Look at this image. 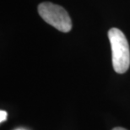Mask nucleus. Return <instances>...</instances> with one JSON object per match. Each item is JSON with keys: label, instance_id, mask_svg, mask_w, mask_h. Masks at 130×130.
Masks as SVG:
<instances>
[{"label": "nucleus", "instance_id": "obj_1", "mask_svg": "<svg viewBox=\"0 0 130 130\" xmlns=\"http://www.w3.org/2000/svg\"><path fill=\"white\" fill-rule=\"evenodd\" d=\"M112 53V65L118 74H124L130 66L129 45L121 30L111 28L108 31Z\"/></svg>", "mask_w": 130, "mask_h": 130}, {"label": "nucleus", "instance_id": "obj_2", "mask_svg": "<svg viewBox=\"0 0 130 130\" xmlns=\"http://www.w3.org/2000/svg\"><path fill=\"white\" fill-rule=\"evenodd\" d=\"M38 13L44 21L57 30L65 33L71 30V19L63 7L50 2L41 3L38 6Z\"/></svg>", "mask_w": 130, "mask_h": 130}, {"label": "nucleus", "instance_id": "obj_3", "mask_svg": "<svg viewBox=\"0 0 130 130\" xmlns=\"http://www.w3.org/2000/svg\"><path fill=\"white\" fill-rule=\"evenodd\" d=\"M6 118H7V112L5 111L1 110V111H0V122L3 123V122L6 120Z\"/></svg>", "mask_w": 130, "mask_h": 130}, {"label": "nucleus", "instance_id": "obj_4", "mask_svg": "<svg viewBox=\"0 0 130 130\" xmlns=\"http://www.w3.org/2000/svg\"><path fill=\"white\" fill-rule=\"evenodd\" d=\"M111 130H127L126 128H120V127H117V128H114L113 129Z\"/></svg>", "mask_w": 130, "mask_h": 130}]
</instances>
